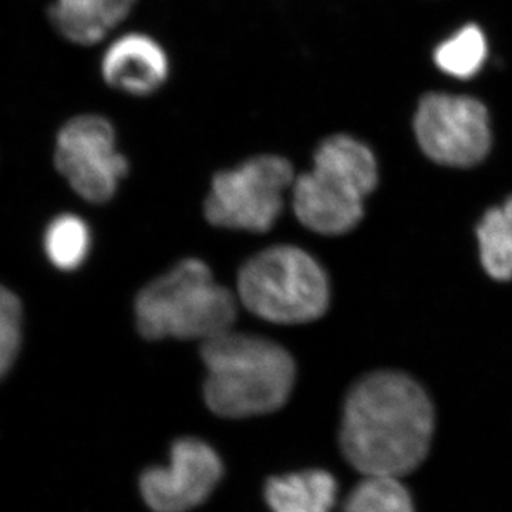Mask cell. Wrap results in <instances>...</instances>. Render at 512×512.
Here are the masks:
<instances>
[{
    "mask_svg": "<svg viewBox=\"0 0 512 512\" xmlns=\"http://www.w3.org/2000/svg\"><path fill=\"white\" fill-rule=\"evenodd\" d=\"M433 434V404L423 387L403 373H372L346 397L340 448L365 477L413 473L426 460Z\"/></svg>",
    "mask_w": 512,
    "mask_h": 512,
    "instance_id": "6da1fadb",
    "label": "cell"
},
{
    "mask_svg": "<svg viewBox=\"0 0 512 512\" xmlns=\"http://www.w3.org/2000/svg\"><path fill=\"white\" fill-rule=\"evenodd\" d=\"M201 357L205 403L218 416H262L281 409L291 396L295 362L274 340L228 330L202 342Z\"/></svg>",
    "mask_w": 512,
    "mask_h": 512,
    "instance_id": "7a4b0ae2",
    "label": "cell"
},
{
    "mask_svg": "<svg viewBox=\"0 0 512 512\" xmlns=\"http://www.w3.org/2000/svg\"><path fill=\"white\" fill-rule=\"evenodd\" d=\"M237 299L215 282L210 266L183 259L138 292L134 312L138 332L147 340L215 338L231 330Z\"/></svg>",
    "mask_w": 512,
    "mask_h": 512,
    "instance_id": "3957f363",
    "label": "cell"
},
{
    "mask_svg": "<svg viewBox=\"0 0 512 512\" xmlns=\"http://www.w3.org/2000/svg\"><path fill=\"white\" fill-rule=\"evenodd\" d=\"M238 296L266 322L299 325L329 305V281L319 262L293 245H275L249 258L238 272Z\"/></svg>",
    "mask_w": 512,
    "mask_h": 512,
    "instance_id": "277c9868",
    "label": "cell"
},
{
    "mask_svg": "<svg viewBox=\"0 0 512 512\" xmlns=\"http://www.w3.org/2000/svg\"><path fill=\"white\" fill-rule=\"evenodd\" d=\"M293 168L284 157L264 154L220 171L205 198V218L214 227L262 232L274 227L284 208Z\"/></svg>",
    "mask_w": 512,
    "mask_h": 512,
    "instance_id": "5b68a950",
    "label": "cell"
},
{
    "mask_svg": "<svg viewBox=\"0 0 512 512\" xmlns=\"http://www.w3.org/2000/svg\"><path fill=\"white\" fill-rule=\"evenodd\" d=\"M55 164L73 191L93 204L110 201L128 173L113 124L97 114L73 117L60 128Z\"/></svg>",
    "mask_w": 512,
    "mask_h": 512,
    "instance_id": "8992f818",
    "label": "cell"
},
{
    "mask_svg": "<svg viewBox=\"0 0 512 512\" xmlns=\"http://www.w3.org/2000/svg\"><path fill=\"white\" fill-rule=\"evenodd\" d=\"M414 130L421 150L450 167L476 165L491 147L488 111L481 101L467 96L426 94L416 111Z\"/></svg>",
    "mask_w": 512,
    "mask_h": 512,
    "instance_id": "52a82bcc",
    "label": "cell"
},
{
    "mask_svg": "<svg viewBox=\"0 0 512 512\" xmlns=\"http://www.w3.org/2000/svg\"><path fill=\"white\" fill-rule=\"evenodd\" d=\"M224 476L217 451L200 439L175 441L167 466L147 468L140 477L143 500L154 512H188L205 503Z\"/></svg>",
    "mask_w": 512,
    "mask_h": 512,
    "instance_id": "ba28073f",
    "label": "cell"
},
{
    "mask_svg": "<svg viewBox=\"0 0 512 512\" xmlns=\"http://www.w3.org/2000/svg\"><path fill=\"white\" fill-rule=\"evenodd\" d=\"M363 198L336 178L312 168L293 183V211L306 228L322 235H340L363 217Z\"/></svg>",
    "mask_w": 512,
    "mask_h": 512,
    "instance_id": "9c48e42d",
    "label": "cell"
},
{
    "mask_svg": "<svg viewBox=\"0 0 512 512\" xmlns=\"http://www.w3.org/2000/svg\"><path fill=\"white\" fill-rule=\"evenodd\" d=\"M101 74L111 89L143 97L158 92L170 76L163 46L143 33H128L111 43L101 59Z\"/></svg>",
    "mask_w": 512,
    "mask_h": 512,
    "instance_id": "30bf717a",
    "label": "cell"
},
{
    "mask_svg": "<svg viewBox=\"0 0 512 512\" xmlns=\"http://www.w3.org/2000/svg\"><path fill=\"white\" fill-rule=\"evenodd\" d=\"M134 5L136 0H56L49 19L64 39L90 46L116 29Z\"/></svg>",
    "mask_w": 512,
    "mask_h": 512,
    "instance_id": "8fae6325",
    "label": "cell"
},
{
    "mask_svg": "<svg viewBox=\"0 0 512 512\" xmlns=\"http://www.w3.org/2000/svg\"><path fill=\"white\" fill-rule=\"evenodd\" d=\"M264 497L272 512H330L338 483L325 470H305L269 478Z\"/></svg>",
    "mask_w": 512,
    "mask_h": 512,
    "instance_id": "7c38bea8",
    "label": "cell"
},
{
    "mask_svg": "<svg viewBox=\"0 0 512 512\" xmlns=\"http://www.w3.org/2000/svg\"><path fill=\"white\" fill-rule=\"evenodd\" d=\"M313 168L348 185L363 200L377 184L375 156L365 144L353 137L326 138L316 150Z\"/></svg>",
    "mask_w": 512,
    "mask_h": 512,
    "instance_id": "4fadbf2b",
    "label": "cell"
},
{
    "mask_svg": "<svg viewBox=\"0 0 512 512\" xmlns=\"http://www.w3.org/2000/svg\"><path fill=\"white\" fill-rule=\"evenodd\" d=\"M92 229L79 215H57L49 222L43 237V248L50 264L63 272H72L89 258Z\"/></svg>",
    "mask_w": 512,
    "mask_h": 512,
    "instance_id": "5bb4252c",
    "label": "cell"
},
{
    "mask_svg": "<svg viewBox=\"0 0 512 512\" xmlns=\"http://www.w3.org/2000/svg\"><path fill=\"white\" fill-rule=\"evenodd\" d=\"M485 57L487 42L476 25L464 26L434 52V62L439 69L458 79L473 77L483 66Z\"/></svg>",
    "mask_w": 512,
    "mask_h": 512,
    "instance_id": "9a60e30c",
    "label": "cell"
},
{
    "mask_svg": "<svg viewBox=\"0 0 512 512\" xmlns=\"http://www.w3.org/2000/svg\"><path fill=\"white\" fill-rule=\"evenodd\" d=\"M343 512H416L399 478L365 477L350 491Z\"/></svg>",
    "mask_w": 512,
    "mask_h": 512,
    "instance_id": "2e32d148",
    "label": "cell"
},
{
    "mask_svg": "<svg viewBox=\"0 0 512 512\" xmlns=\"http://www.w3.org/2000/svg\"><path fill=\"white\" fill-rule=\"evenodd\" d=\"M481 261L487 274L497 281L512 278V232L503 208H491L477 229Z\"/></svg>",
    "mask_w": 512,
    "mask_h": 512,
    "instance_id": "e0dca14e",
    "label": "cell"
},
{
    "mask_svg": "<svg viewBox=\"0 0 512 512\" xmlns=\"http://www.w3.org/2000/svg\"><path fill=\"white\" fill-rule=\"evenodd\" d=\"M23 308L15 292L3 286L0 293V373L8 376L22 348Z\"/></svg>",
    "mask_w": 512,
    "mask_h": 512,
    "instance_id": "ac0fdd59",
    "label": "cell"
},
{
    "mask_svg": "<svg viewBox=\"0 0 512 512\" xmlns=\"http://www.w3.org/2000/svg\"><path fill=\"white\" fill-rule=\"evenodd\" d=\"M501 208H503L505 220H507L508 227L512 232V197L508 198V201Z\"/></svg>",
    "mask_w": 512,
    "mask_h": 512,
    "instance_id": "d6986e66",
    "label": "cell"
}]
</instances>
